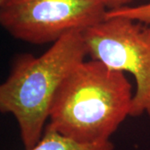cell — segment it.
Segmentation results:
<instances>
[{
	"label": "cell",
	"instance_id": "obj_1",
	"mask_svg": "<svg viewBox=\"0 0 150 150\" xmlns=\"http://www.w3.org/2000/svg\"><path fill=\"white\" fill-rule=\"evenodd\" d=\"M133 96L123 72L98 60L83 61L59 87L47 125L83 144L109 141L130 116Z\"/></svg>",
	"mask_w": 150,
	"mask_h": 150
},
{
	"label": "cell",
	"instance_id": "obj_2",
	"mask_svg": "<svg viewBox=\"0 0 150 150\" xmlns=\"http://www.w3.org/2000/svg\"><path fill=\"white\" fill-rule=\"evenodd\" d=\"M87 55L83 33L73 32L60 38L40 56L21 54L14 59L0 86V111L16 119L25 149L42 138L59 87Z\"/></svg>",
	"mask_w": 150,
	"mask_h": 150
},
{
	"label": "cell",
	"instance_id": "obj_3",
	"mask_svg": "<svg viewBox=\"0 0 150 150\" xmlns=\"http://www.w3.org/2000/svg\"><path fill=\"white\" fill-rule=\"evenodd\" d=\"M107 12L103 0H0V24L18 40L42 45L85 32Z\"/></svg>",
	"mask_w": 150,
	"mask_h": 150
},
{
	"label": "cell",
	"instance_id": "obj_4",
	"mask_svg": "<svg viewBox=\"0 0 150 150\" xmlns=\"http://www.w3.org/2000/svg\"><path fill=\"white\" fill-rule=\"evenodd\" d=\"M88 55L109 69L134 76L130 117L150 118V24L126 18H108L83 33Z\"/></svg>",
	"mask_w": 150,
	"mask_h": 150
},
{
	"label": "cell",
	"instance_id": "obj_5",
	"mask_svg": "<svg viewBox=\"0 0 150 150\" xmlns=\"http://www.w3.org/2000/svg\"><path fill=\"white\" fill-rule=\"evenodd\" d=\"M112 142L83 144L64 136L46 125L43 136L36 144L25 150H113Z\"/></svg>",
	"mask_w": 150,
	"mask_h": 150
},
{
	"label": "cell",
	"instance_id": "obj_6",
	"mask_svg": "<svg viewBox=\"0 0 150 150\" xmlns=\"http://www.w3.org/2000/svg\"><path fill=\"white\" fill-rule=\"evenodd\" d=\"M121 17L140 22L145 24H150V2L139 6H128L114 10H108L106 18Z\"/></svg>",
	"mask_w": 150,
	"mask_h": 150
},
{
	"label": "cell",
	"instance_id": "obj_7",
	"mask_svg": "<svg viewBox=\"0 0 150 150\" xmlns=\"http://www.w3.org/2000/svg\"><path fill=\"white\" fill-rule=\"evenodd\" d=\"M103 1L108 11L128 7L135 0H103Z\"/></svg>",
	"mask_w": 150,
	"mask_h": 150
}]
</instances>
